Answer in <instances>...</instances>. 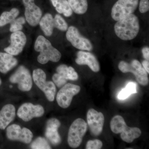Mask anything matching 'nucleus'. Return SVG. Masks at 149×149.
I'll list each match as a JSON object with an SVG mask.
<instances>
[{
  "label": "nucleus",
  "mask_w": 149,
  "mask_h": 149,
  "mask_svg": "<svg viewBox=\"0 0 149 149\" xmlns=\"http://www.w3.org/2000/svg\"><path fill=\"white\" fill-rule=\"evenodd\" d=\"M140 30L139 18L133 14L121 20L114 25V31L118 37L125 41L131 40L138 35Z\"/></svg>",
  "instance_id": "obj_1"
},
{
  "label": "nucleus",
  "mask_w": 149,
  "mask_h": 149,
  "mask_svg": "<svg viewBox=\"0 0 149 149\" xmlns=\"http://www.w3.org/2000/svg\"><path fill=\"white\" fill-rule=\"evenodd\" d=\"M35 49L40 52L37 57V61L41 64H46L49 61L57 62L61 57L59 51L53 47L49 41L42 35L37 37L35 41Z\"/></svg>",
  "instance_id": "obj_2"
},
{
  "label": "nucleus",
  "mask_w": 149,
  "mask_h": 149,
  "mask_svg": "<svg viewBox=\"0 0 149 149\" xmlns=\"http://www.w3.org/2000/svg\"><path fill=\"white\" fill-rule=\"evenodd\" d=\"M111 131L115 134L120 133V138L127 143L133 142L141 135V131L137 127H128L122 116L116 115L112 118L110 122Z\"/></svg>",
  "instance_id": "obj_3"
},
{
  "label": "nucleus",
  "mask_w": 149,
  "mask_h": 149,
  "mask_svg": "<svg viewBox=\"0 0 149 149\" xmlns=\"http://www.w3.org/2000/svg\"><path fill=\"white\" fill-rule=\"evenodd\" d=\"M88 129V124L85 120L78 118L74 120L70 127L68 136L69 146L76 148L82 143L83 137Z\"/></svg>",
  "instance_id": "obj_4"
},
{
  "label": "nucleus",
  "mask_w": 149,
  "mask_h": 149,
  "mask_svg": "<svg viewBox=\"0 0 149 149\" xmlns=\"http://www.w3.org/2000/svg\"><path fill=\"white\" fill-rule=\"evenodd\" d=\"M118 67L120 71L123 73H133L138 83L141 85L146 86L148 84V73L139 61L133 60L130 63L121 61L118 64Z\"/></svg>",
  "instance_id": "obj_5"
},
{
  "label": "nucleus",
  "mask_w": 149,
  "mask_h": 149,
  "mask_svg": "<svg viewBox=\"0 0 149 149\" xmlns=\"http://www.w3.org/2000/svg\"><path fill=\"white\" fill-rule=\"evenodd\" d=\"M32 78L37 87L45 93L48 100L54 101L56 91V86L52 81H46L47 75L44 70L40 68L35 70Z\"/></svg>",
  "instance_id": "obj_6"
},
{
  "label": "nucleus",
  "mask_w": 149,
  "mask_h": 149,
  "mask_svg": "<svg viewBox=\"0 0 149 149\" xmlns=\"http://www.w3.org/2000/svg\"><path fill=\"white\" fill-rule=\"evenodd\" d=\"M139 0H118L111 9L112 18L118 21L132 14L136 10Z\"/></svg>",
  "instance_id": "obj_7"
},
{
  "label": "nucleus",
  "mask_w": 149,
  "mask_h": 149,
  "mask_svg": "<svg viewBox=\"0 0 149 149\" xmlns=\"http://www.w3.org/2000/svg\"><path fill=\"white\" fill-rule=\"evenodd\" d=\"M10 83L18 84V88L23 92L30 91L32 87V76L29 70L20 65L9 78Z\"/></svg>",
  "instance_id": "obj_8"
},
{
  "label": "nucleus",
  "mask_w": 149,
  "mask_h": 149,
  "mask_svg": "<svg viewBox=\"0 0 149 149\" xmlns=\"http://www.w3.org/2000/svg\"><path fill=\"white\" fill-rule=\"evenodd\" d=\"M67 39L74 47L83 51H91L93 46L91 41L83 37L78 29L74 26H71L67 29Z\"/></svg>",
  "instance_id": "obj_9"
},
{
  "label": "nucleus",
  "mask_w": 149,
  "mask_h": 149,
  "mask_svg": "<svg viewBox=\"0 0 149 149\" xmlns=\"http://www.w3.org/2000/svg\"><path fill=\"white\" fill-rule=\"evenodd\" d=\"M80 91V87L78 85L68 83L63 86L57 93L56 101L60 107L65 109L70 106L72 98Z\"/></svg>",
  "instance_id": "obj_10"
},
{
  "label": "nucleus",
  "mask_w": 149,
  "mask_h": 149,
  "mask_svg": "<svg viewBox=\"0 0 149 149\" xmlns=\"http://www.w3.org/2000/svg\"><path fill=\"white\" fill-rule=\"evenodd\" d=\"M7 138L13 141H19L25 144H29L32 141L33 135L28 128H21L19 125L14 124L10 125L6 130Z\"/></svg>",
  "instance_id": "obj_11"
},
{
  "label": "nucleus",
  "mask_w": 149,
  "mask_h": 149,
  "mask_svg": "<svg viewBox=\"0 0 149 149\" xmlns=\"http://www.w3.org/2000/svg\"><path fill=\"white\" fill-rule=\"evenodd\" d=\"M44 113L45 109L40 105L26 103L19 107L17 115L19 118L24 121H29L34 118L41 117Z\"/></svg>",
  "instance_id": "obj_12"
},
{
  "label": "nucleus",
  "mask_w": 149,
  "mask_h": 149,
  "mask_svg": "<svg viewBox=\"0 0 149 149\" xmlns=\"http://www.w3.org/2000/svg\"><path fill=\"white\" fill-rule=\"evenodd\" d=\"M87 122L91 133L98 136L101 133L104 122L103 114L93 109H91L87 113Z\"/></svg>",
  "instance_id": "obj_13"
},
{
  "label": "nucleus",
  "mask_w": 149,
  "mask_h": 149,
  "mask_svg": "<svg viewBox=\"0 0 149 149\" xmlns=\"http://www.w3.org/2000/svg\"><path fill=\"white\" fill-rule=\"evenodd\" d=\"M25 7V19L29 25L35 27L39 24L42 12L35 3V0H22Z\"/></svg>",
  "instance_id": "obj_14"
},
{
  "label": "nucleus",
  "mask_w": 149,
  "mask_h": 149,
  "mask_svg": "<svg viewBox=\"0 0 149 149\" xmlns=\"http://www.w3.org/2000/svg\"><path fill=\"white\" fill-rule=\"evenodd\" d=\"M26 42L27 37L23 32L19 31L13 32L10 36V45L4 50L12 55H18L23 51Z\"/></svg>",
  "instance_id": "obj_15"
},
{
  "label": "nucleus",
  "mask_w": 149,
  "mask_h": 149,
  "mask_svg": "<svg viewBox=\"0 0 149 149\" xmlns=\"http://www.w3.org/2000/svg\"><path fill=\"white\" fill-rule=\"evenodd\" d=\"M60 126L61 123L56 118H51L47 122L45 135L54 146H58L61 143V138L58 131Z\"/></svg>",
  "instance_id": "obj_16"
},
{
  "label": "nucleus",
  "mask_w": 149,
  "mask_h": 149,
  "mask_svg": "<svg viewBox=\"0 0 149 149\" xmlns=\"http://www.w3.org/2000/svg\"><path fill=\"white\" fill-rule=\"evenodd\" d=\"M75 62L79 65H87L94 72L100 70V63L95 55L88 52L80 51L77 54Z\"/></svg>",
  "instance_id": "obj_17"
},
{
  "label": "nucleus",
  "mask_w": 149,
  "mask_h": 149,
  "mask_svg": "<svg viewBox=\"0 0 149 149\" xmlns=\"http://www.w3.org/2000/svg\"><path fill=\"white\" fill-rule=\"evenodd\" d=\"M15 117V108L13 105L6 104L0 111V129L4 130Z\"/></svg>",
  "instance_id": "obj_18"
},
{
  "label": "nucleus",
  "mask_w": 149,
  "mask_h": 149,
  "mask_svg": "<svg viewBox=\"0 0 149 149\" xmlns=\"http://www.w3.org/2000/svg\"><path fill=\"white\" fill-rule=\"evenodd\" d=\"M18 61L13 56L0 52V72L6 74L17 65Z\"/></svg>",
  "instance_id": "obj_19"
},
{
  "label": "nucleus",
  "mask_w": 149,
  "mask_h": 149,
  "mask_svg": "<svg viewBox=\"0 0 149 149\" xmlns=\"http://www.w3.org/2000/svg\"><path fill=\"white\" fill-rule=\"evenodd\" d=\"M44 34L47 37L52 35L54 26V17L50 13H47L41 18L39 23Z\"/></svg>",
  "instance_id": "obj_20"
},
{
  "label": "nucleus",
  "mask_w": 149,
  "mask_h": 149,
  "mask_svg": "<svg viewBox=\"0 0 149 149\" xmlns=\"http://www.w3.org/2000/svg\"><path fill=\"white\" fill-rule=\"evenodd\" d=\"M56 72L67 80H78V74L72 67H68L65 64L60 65L57 68Z\"/></svg>",
  "instance_id": "obj_21"
},
{
  "label": "nucleus",
  "mask_w": 149,
  "mask_h": 149,
  "mask_svg": "<svg viewBox=\"0 0 149 149\" xmlns=\"http://www.w3.org/2000/svg\"><path fill=\"white\" fill-rule=\"evenodd\" d=\"M72 11L75 13L83 15L88 10L87 0H67Z\"/></svg>",
  "instance_id": "obj_22"
},
{
  "label": "nucleus",
  "mask_w": 149,
  "mask_h": 149,
  "mask_svg": "<svg viewBox=\"0 0 149 149\" xmlns=\"http://www.w3.org/2000/svg\"><path fill=\"white\" fill-rule=\"evenodd\" d=\"M19 13L18 9L13 8L10 11H4L0 16V27L10 23L17 17Z\"/></svg>",
  "instance_id": "obj_23"
},
{
  "label": "nucleus",
  "mask_w": 149,
  "mask_h": 149,
  "mask_svg": "<svg viewBox=\"0 0 149 149\" xmlns=\"http://www.w3.org/2000/svg\"><path fill=\"white\" fill-rule=\"evenodd\" d=\"M137 84L135 82H129L125 88L123 89L118 93V98L120 100L127 99L132 94L137 93Z\"/></svg>",
  "instance_id": "obj_24"
},
{
  "label": "nucleus",
  "mask_w": 149,
  "mask_h": 149,
  "mask_svg": "<svg viewBox=\"0 0 149 149\" xmlns=\"http://www.w3.org/2000/svg\"><path fill=\"white\" fill-rule=\"evenodd\" d=\"M31 148L33 149H50L51 148L47 141L42 137H38L31 144Z\"/></svg>",
  "instance_id": "obj_25"
},
{
  "label": "nucleus",
  "mask_w": 149,
  "mask_h": 149,
  "mask_svg": "<svg viewBox=\"0 0 149 149\" xmlns=\"http://www.w3.org/2000/svg\"><path fill=\"white\" fill-rule=\"evenodd\" d=\"M54 27L61 31H66L68 29V25L61 15L56 14L54 18Z\"/></svg>",
  "instance_id": "obj_26"
},
{
  "label": "nucleus",
  "mask_w": 149,
  "mask_h": 149,
  "mask_svg": "<svg viewBox=\"0 0 149 149\" xmlns=\"http://www.w3.org/2000/svg\"><path fill=\"white\" fill-rule=\"evenodd\" d=\"M103 143L101 141L98 139L90 140L87 142L86 149H100L102 147Z\"/></svg>",
  "instance_id": "obj_27"
},
{
  "label": "nucleus",
  "mask_w": 149,
  "mask_h": 149,
  "mask_svg": "<svg viewBox=\"0 0 149 149\" xmlns=\"http://www.w3.org/2000/svg\"><path fill=\"white\" fill-rule=\"evenodd\" d=\"M53 81L55 85H56L58 88H61L65 85L67 80L62 77L58 73H55L52 77Z\"/></svg>",
  "instance_id": "obj_28"
},
{
  "label": "nucleus",
  "mask_w": 149,
  "mask_h": 149,
  "mask_svg": "<svg viewBox=\"0 0 149 149\" xmlns=\"http://www.w3.org/2000/svg\"><path fill=\"white\" fill-rule=\"evenodd\" d=\"M72 12L73 11L67 0H63L62 14L66 17H69L72 15Z\"/></svg>",
  "instance_id": "obj_29"
},
{
  "label": "nucleus",
  "mask_w": 149,
  "mask_h": 149,
  "mask_svg": "<svg viewBox=\"0 0 149 149\" xmlns=\"http://www.w3.org/2000/svg\"><path fill=\"white\" fill-rule=\"evenodd\" d=\"M139 11L142 13H146L149 10V0H141L139 3Z\"/></svg>",
  "instance_id": "obj_30"
},
{
  "label": "nucleus",
  "mask_w": 149,
  "mask_h": 149,
  "mask_svg": "<svg viewBox=\"0 0 149 149\" xmlns=\"http://www.w3.org/2000/svg\"><path fill=\"white\" fill-rule=\"evenodd\" d=\"M10 24V32H14L21 31L23 29V26L22 24L16 22L14 20Z\"/></svg>",
  "instance_id": "obj_31"
},
{
  "label": "nucleus",
  "mask_w": 149,
  "mask_h": 149,
  "mask_svg": "<svg viewBox=\"0 0 149 149\" xmlns=\"http://www.w3.org/2000/svg\"><path fill=\"white\" fill-rule=\"evenodd\" d=\"M142 53L145 59L149 60V48L148 47H145L142 49Z\"/></svg>",
  "instance_id": "obj_32"
},
{
  "label": "nucleus",
  "mask_w": 149,
  "mask_h": 149,
  "mask_svg": "<svg viewBox=\"0 0 149 149\" xmlns=\"http://www.w3.org/2000/svg\"><path fill=\"white\" fill-rule=\"evenodd\" d=\"M142 65L148 74L149 73V63L148 61L146 60L142 62Z\"/></svg>",
  "instance_id": "obj_33"
},
{
  "label": "nucleus",
  "mask_w": 149,
  "mask_h": 149,
  "mask_svg": "<svg viewBox=\"0 0 149 149\" xmlns=\"http://www.w3.org/2000/svg\"><path fill=\"white\" fill-rule=\"evenodd\" d=\"M1 84V78H0V85Z\"/></svg>",
  "instance_id": "obj_34"
}]
</instances>
